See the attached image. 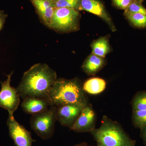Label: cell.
<instances>
[{"label":"cell","instance_id":"obj_1","mask_svg":"<svg viewBox=\"0 0 146 146\" xmlns=\"http://www.w3.org/2000/svg\"><path fill=\"white\" fill-rule=\"evenodd\" d=\"M56 72L47 64H35L24 73L16 88L23 99L29 97L48 98L50 90L57 80Z\"/></svg>","mask_w":146,"mask_h":146},{"label":"cell","instance_id":"obj_12","mask_svg":"<svg viewBox=\"0 0 146 146\" xmlns=\"http://www.w3.org/2000/svg\"><path fill=\"white\" fill-rule=\"evenodd\" d=\"M21 106L24 112L32 115L43 112L51 106L48 99L36 97L24 99Z\"/></svg>","mask_w":146,"mask_h":146},{"label":"cell","instance_id":"obj_2","mask_svg":"<svg viewBox=\"0 0 146 146\" xmlns=\"http://www.w3.org/2000/svg\"><path fill=\"white\" fill-rule=\"evenodd\" d=\"M51 106L74 104L86 106L89 100L78 78H58L47 98Z\"/></svg>","mask_w":146,"mask_h":146},{"label":"cell","instance_id":"obj_5","mask_svg":"<svg viewBox=\"0 0 146 146\" xmlns=\"http://www.w3.org/2000/svg\"><path fill=\"white\" fill-rule=\"evenodd\" d=\"M56 106H52L46 110L32 115L30 119L32 129L42 139L51 138L54 132L56 120Z\"/></svg>","mask_w":146,"mask_h":146},{"label":"cell","instance_id":"obj_8","mask_svg":"<svg viewBox=\"0 0 146 146\" xmlns=\"http://www.w3.org/2000/svg\"><path fill=\"white\" fill-rule=\"evenodd\" d=\"M7 124L9 136L16 146H32L35 140L32 137L31 133L18 123L13 115L9 116Z\"/></svg>","mask_w":146,"mask_h":146},{"label":"cell","instance_id":"obj_17","mask_svg":"<svg viewBox=\"0 0 146 146\" xmlns=\"http://www.w3.org/2000/svg\"><path fill=\"white\" fill-rule=\"evenodd\" d=\"M132 111L146 110V91L137 92L134 96L131 102Z\"/></svg>","mask_w":146,"mask_h":146},{"label":"cell","instance_id":"obj_7","mask_svg":"<svg viewBox=\"0 0 146 146\" xmlns=\"http://www.w3.org/2000/svg\"><path fill=\"white\" fill-rule=\"evenodd\" d=\"M78 10L84 11L98 16L106 23L111 31H117L112 18L100 0H80Z\"/></svg>","mask_w":146,"mask_h":146},{"label":"cell","instance_id":"obj_10","mask_svg":"<svg viewBox=\"0 0 146 146\" xmlns=\"http://www.w3.org/2000/svg\"><path fill=\"white\" fill-rule=\"evenodd\" d=\"M85 107L74 104L56 106V120L61 125L70 129Z\"/></svg>","mask_w":146,"mask_h":146},{"label":"cell","instance_id":"obj_15","mask_svg":"<svg viewBox=\"0 0 146 146\" xmlns=\"http://www.w3.org/2000/svg\"><path fill=\"white\" fill-rule=\"evenodd\" d=\"M91 53L103 58L105 57L111 51L109 38L107 36L94 40L91 44Z\"/></svg>","mask_w":146,"mask_h":146},{"label":"cell","instance_id":"obj_23","mask_svg":"<svg viewBox=\"0 0 146 146\" xmlns=\"http://www.w3.org/2000/svg\"><path fill=\"white\" fill-rule=\"evenodd\" d=\"M141 136L143 141L144 143L146 145V126L141 129Z\"/></svg>","mask_w":146,"mask_h":146},{"label":"cell","instance_id":"obj_21","mask_svg":"<svg viewBox=\"0 0 146 146\" xmlns=\"http://www.w3.org/2000/svg\"><path fill=\"white\" fill-rule=\"evenodd\" d=\"M133 0H112L113 5L119 9L125 11Z\"/></svg>","mask_w":146,"mask_h":146},{"label":"cell","instance_id":"obj_14","mask_svg":"<svg viewBox=\"0 0 146 146\" xmlns=\"http://www.w3.org/2000/svg\"><path fill=\"white\" fill-rule=\"evenodd\" d=\"M105 80L100 78H93L86 80L82 84L85 93L91 95H97L104 91L106 88Z\"/></svg>","mask_w":146,"mask_h":146},{"label":"cell","instance_id":"obj_13","mask_svg":"<svg viewBox=\"0 0 146 146\" xmlns=\"http://www.w3.org/2000/svg\"><path fill=\"white\" fill-rule=\"evenodd\" d=\"M105 63L104 58L91 53L84 60L82 69L87 75L94 76L103 68Z\"/></svg>","mask_w":146,"mask_h":146},{"label":"cell","instance_id":"obj_11","mask_svg":"<svg viewBox=\"0 0 146 146\" xmlns=\"http://www.w3.org/2000/svg\"><path fill=\"white\" fill-rule=\"evenodd\" d=\"M41 22L48 28L51 22L55 8L53 0H30Z\"/></svg>","mask_w":146,"mask_h":146},{"label":"cell","instance_id":"obj_25","mask_svg":"<svg viewBox=\"0 0 146 146\" xmlns=\"http://www.w3.org/2000/svg\"><path fill=\"white\" fill-rule=\"evenodd\" d=\"M135 1L138 2V3H140L142 4V3L144 1V0H135Z\"/></svg>","mask_w":146,"mask_h":146},{"label":"cell","instance_id":"obj_26","mask_svg":"<svg viewBox=\"0 0 146 146\" xmlns=\"http://www.w3.org/2000/svg\"></svg>","mask_w":146,"mask_h":146},{"label":"cell","instance_id":"obj_16","mask_svg":"<svg viewBox=\"0 0 146 146\" xmlns=\"http://www.w3.org/2000/svg\"><path fill=\"white\" fill-rule=\"evenodd\" d=\"M124 16L132 26L136 28L146 29V16L139 13L124 11Z\"/></svg>","mask_w":146,"mask_h":146},{"label":"cell","instance_id":"obj_20","mask_svg":"<svg viewBox=\"0 0 146 146\" xmlns=\"http://www.w3.org/2000/svg\"><path fill=\"white\" fill-rule=\"evenodd\" d=\"M131 13H139L146 16V9L143 6L142 4L133 0V2L125 10Z\"/></svg>","mask_w":146,"mask_h":146},{"label":"cell","instance_id":"obj_3","mask_svg":"<svg viewBox=\"0 0 146 146\" xmlns=\"http://www.w3.org/2000/svg\"><path fill=\"white\" fill-rule=\"evenodd\" d=\"M99 146H134L136 141L116 122L103 116L99 128L90 132Z\"/></svg>","mask_w":146,"mask_h":146},{"label":"cell","instance_id":"obj_22","mask_svg":"<svg viewBox=\"0 0 146 146\" xmlns=\"http://www.w3.org/2000/svg\"><path fill=\"white\" fill-rule=\"evenodd\" d=\"M7 16L8 15L3 10H0V32L3 28Z\"/></svg>","mask_w":146,"mask_h":146},{"label":"cell","instance_id":"obj_18","mask_svg":"<svg viewBox=\"0 0 146 146\" xmlns=\"http://www.w3.org/2000/svg\"><path fill=\"white\" fill-rule=\"evenodd\" d=\"M132 121L133 125L141 129L146 126V110L134 111L132 112Z\"/></svg>","mask_w":146,"mask_h":146},{"label":"cell","instance_id":"obj_9","mask_svg":"<svg viewBox=\"0 0 146 146\" xmlns=\"http://www.w3.org/2000/svg\"><path fill=\"white\" fill-rule=\"evenodd\" d=\"M96 121V113L92 105L89 104L82 110L70 129L78 133L90 132L95 129Z\"/></svg>","mask_w":146,"mask_h":146},{"label":"cell","instance_id":"obj_4","mask_svg":"<svg viewBox=\"0 0 146 146\" xmlns=\"http://www.w3.org/2000/svg\"><path fill=\"white\" fill-rule=\"evenodd\" d=\"M81 14L72 8H55L49 28L58 33H70L80 29Z\"/></svg>","mask_w":146,"mask_h":146},{"label":"cell","instance_id":"obj_24","mask_svg":"<svg viewBox=\"0 0 146 146\" xmlns=\"http://www.w3.org/2000/svg\"><path fill=\"white\" fill-rule=\"evenodd\" d=\"M74 146H88V144L86 143H79L78 144H77V145H75Z\"/></svg>","mask_w":146,"mask_h":146},{"label":"cell","instance_id":"obj_19","mask_svg":"<svg viewBox=\"0 0 146 146\" xmlns=\"http://www.w3.org/2000/svg\"><path fill=\"white\" fill-rule=\"evenodd\" d=\"M80 0H53L55 8H67L78 9Z\"/></svg>","mask_w":146,"mask_h":146},{"label":"cell","instance_id":"obj_6","mask_svg":"<svg viewBox=\"0 0 146 146\" xmlns=\"http://www.w3.org/2000/svg\"><path fill=\"white\" fill-rule=\"evenodd\" d=\"M13 72L7 76V79L1 82L0 91V107L8 111L9 116L13 115L20 103V97L16 88L11 86V76Z\"/></svg>","mask_w":146,"mask_h":146}]
</instances>
